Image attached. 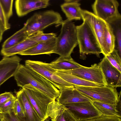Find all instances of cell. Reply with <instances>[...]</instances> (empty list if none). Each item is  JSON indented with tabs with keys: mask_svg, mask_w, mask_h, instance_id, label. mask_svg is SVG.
Instances as JSON below:
<instances>
[{
	"mask_svg": "<svg viewBox=\"0 0 121 121\" xmlns=\"http://www.w3.org/2000/svg\"><path fill=\"white\" fill-rule=\"evenodd\" d=\"M17 86L22 88L30 84L51 99L56 100L60 91L47 80L26 65L20 64L14 76Z\"/></svg>",
	"mask_w": 121,
	"mask_h": 121,
	"instance_id": "obj_1",
	"label": "cell"
},
{
	"mask_svg": "<svg viewBox=\"0 0 121 121\" xmlns=\"http://www.w3.org/2000/svg\"><path fill=\"white\" fill-rule=\"evenodd\" d=\"M60 33L56 37L54 53L64 57L71 56L78 45L76 26L72 21L66 19L61 24Z\"/></svg>",
	"mask_w": 121,
	"mask_h": 121,
	"instance_id": "obj_2",
	"label": "cell"
},
{
	"mask_svg": "<svg viewBox=\"0 0 121 121\" xmlns=\"http://www.w3.org/2000/svg\"><path fill=\"white\" fill-rule=\"evenodd\" d=\"M82 20V23L76 26L80 56L83 57L89 54L99 56L102 53L100 45L90 26L86 20Z\"/></svg>",
	"mask_w": 121,
	"mask_h": 121,
	"instance_id": "obj_3",
	"label": "cell"
},
{
	"mask_svg": "<svg viewBox=\"0 0 121 121\" xmlns=\"http://www.w3.org/2000/svg\"><path fill=\"white\" fill-rule=\"evenodd\" d=\"M63 21L59 13L47 10L34 13L27 20L23 27L29 36L52 25H61Z\"/></svg>",
	"mask_w": 121,
	"mask_h": 121,
	"instance_id": "obj_4",
	"label": "cell"
},
{
	"mask_svg": "<svg viewBox=\"0 0 121 121\" xmlns=\"http://www.w3.org/2000/svg\"><path fill=\"white\" fill-rule=\"evenodd\" d=\"M74 87L81 94L91 101H96L110 104H116L119 94L116 88L108 86H79Z\"/></svg>",
	"mask_w": 121,
	"mask_h": 121,
	"instance_id": "obj_5",
	"label": "cell"
},
{
	"mask_svg": "<svg viewBox=\"0 0 121 121\" xmlns=\"http://www.w3.org/2000/svg\"><path fill=\"white\" fill-rule=\"evenodd\" d=\"M25 65L36 72L47 80L60 91L63 89L74 87L75 86L61 78L56 73L55 70L49 63L27 60Z\"/></svg>",
	"mask_w": 121,
	"mask_h": 121,
	"instance_id": "obj_6",
	"label": "cell"
},
{
	"mask_svg": "<svg viewBox=\"0 0 121 121\" xmlns=\"http://www.w3.org/2000/svg\"><path fill=\"white\" fill-rule=\"evenodd\" d=\"M27 95L33 107L43 121L46 120V114L49 104L54 100L30 84L22 88Z\"/></svg>",
	"mask_w": 121,
	"mask_h": 121,
	"instance_id": "obj_7",
	"label": "cell"
},
{
	"mask_svg": "<svg viewBox=\"0 0 121 121\" xmlns=\"http://www.w3.org/2000/svg\"><path fill=\"white\" fill-rule=\"evenodd\" d=\"M119 5L116 0H96L92 7L94 14L107 22L121 17Z\"/></svg>",
	"mask_w": 121,
	"mask_h": 121,
	"instance_id": "obj_8",
	"label": "cell"
},
{
	"mask_svg": "<svg viewBox=\"0 0 121 121\" xmlns=\"http://www.w3.org/2000/svg\"><path fill=\"white\" fill-rule=\"evenodd\" d=\"M64 106L78 121L92 119L102 115L91 101L71 103Z\"/></svg>",
	"mask_w": 121,
	"mask_h": 121,
	"instance_id": "obj_9",
	"label": "cell"
},
{
	"mask_svg": "<svg viewBox=\"0 0 121 121\" xmlns=\"http://www.w3.org/2000/svg\"><path fill=\"white\" fill-rule=\"evenodd\" d=\"M60 71L89 81L104 86H107L102 70L98 65L96 64L89 67L82 65L79 68L72 70Z\"/></svg>",
	"mask_w": 121,
	"mask_h": 121,
	"instance_id": "obj_10",
	"label": "cell"
},
{
	"mask_svg": "<svg viewBox=\"0 0 121 121\" xmlns=\"http://www.w3.org/2000/svg\"><path fill=\"white\" fill-rule=\"evenodd\" d=\"M82 19L86 20L91 27L99 43L103 53L104 50V30L107 23L87 10L82 9Z\"/></svg>",
	"mask_w": 121,
	"mask_h": 121,
	"instance_id": "obj_11",
	"label": "cell"
},
{
	"mask_svg": "<svg viewBox=\"0 0 121 121\" xmlns=\"http://www.w3.org/2000/svg\"><path fill=\"white\" fill-rule=\"evenodd\" d=\"M107 86L116 88L121 86V72L113 66L104 56L98 64Z\"/></svg>",
	"mask_w": 121,
	"mask_h": 121,
	"instance_id": "obj_12",
	"label": "cell"
},
{
	"mask_svg": "<svg viewBox=\"0 0 121 121\" xmlns=\"http://www.w3.org/2000/svg\"><path fill=\"white\" fill-rule=\"evenodd\" d=\"M16 55L4 56L0 61V86L10 77L14 76L21 60Z\"/></svg>",
	"mask_w": 121,
	"mask_h": 121,
	"instance_id": "obj_13",
	"label": "cell"
},
{
	"mask_svg": "<svg viewBox=\"0 0 121 121\" xmlns=\"http://www.w3.org/2000/svg\"><path fill=\"white\" fill-rule=\"evenodd\" d=\"M49 3V0H17L15 5L17 15L21 17L32 11L46 8Z\"/></svg>",
	"mask_w": 121,
	"mask_h": 121,
	"instance_id": "obj_14",
	"label": "cell"
},
{
	"mask_svg": "<svg viewBox=\"0 0 121 121\" xmlns=\"http://www.w3.org/2000/svg\"><path fill=\"white\" fill-rule=\"evenodd\" d=\"M16 97L22 105L24 113V117L20 121H43L23 89L16 93Z\"/></svg>",
	"mask_w": 121,
	"mask_h": 121,
	"instance_id": "obj_15",
	"label": "cell"
},
{
	"mask_svg": "<svg viewBox=\"0 0 121 121\" xmlns=\"http://www.w3.org/2000/svg\"><path fill=\"white\" fill-rule=\"evenodd\" d=\"M56 99L58 102L64 105L73 103L91 101L81 94L74 87L60 90L59 95Z\"/></svg>",
	"mask_w": 121,
	"mask_h": 121,
	"instance_id": "obj_16",
	"label": "cell"
},
{
	"mask_svg": "<svg viewBox=\"0 0 121 121\" xmlns=\"http://www.w3.org/2000/svg\"><path fill=\"white\" fill-rule=\"evenodd\" d=\"M56 37L46 41L38 43L36 45L19 53L22 55H34L50 54L54 53Z\"/></svg>",
	"mask_w": 121,
	"mask_h": 121,
	"instance_id": "obj_17",
	"label": "cell"
},
{
	"mask_svg": "<svg viewBox=\"0 0 121 121\" xmlns=\"http://www.w3.org/2000/svg\"><path fill=\"white\" fill-rule=\"evenodd\" d=\"M79 0H66L60 5L62 11L68 20H80L82 19V9Z\"/></svg>",
	"mask_w": 121,
	"mask_h": 121,
	"instance_id": "obj_18",
	"label": "cell"
},
{
	"mask_svg": "<svg viewBox=\"0 0 121 121\" xmlns=\"http://www.w3.org/2000/svg\"><path fill=\"white\" fill-rule=\"evenodd\" d=\"M49 64L54 69L60 71L72 70L79 68L82 65L74 61L71 56H60Z\"/></svg>",
	"mask_w": 121,
	"mask_h": 121,
	"instance_id": "obj_19",
	"label": "cell"
},
{
	"mask_svg": "<svg viewBox=\"0 0 121 121\" xmlns=\"http://www.w3.org/2000/svg\"><path fill=\"white\" fill-rule=\"evenodd\" d=\"M38 43L27 38L21 43L8 49H1L0 53L4 56L10 57L19 54L36 45Z\"/></svg>",
	"mask_w": 121,
	"mask_h": 121,
	"instance_id": "obj_20",
	"label": "cell"
},
{
	"mask_svg": "<svg viewBox=\"0 0 121 121\" xmlns=\"http://www.w3.org/2000/svg\"><path fill=\"white\" fill-rule=\"evenodd\" d=\"M56 73L66 82L75 86L101 87L104 86L88 81L76 76L55 70Z\"/></svg>",
	"mask_w": 121,
	"mask_h": 121,
	"instance_id": "obj_21",
	"label": "cell"
},
{
	"mask_svg": "<svg viewBox=\"0 0 121 121\" xmlns=\"http://www.w3.org/2000/svg\"><path fill=\"white\" fill-rule=\"evenodd\" d=\"M92 103L102 115L109 117H117L121 118V112L117 109V103L112 104L96 101H92Z\"/></svg>",
	"mask_w": 121,
	"mask_h": 121,
	"instance_id": "obj_22",
	"label": "cell"
},
{
	"mask_svg": "<svg viewBox=\"0 0 121 121\" xmlns=\"http://www.w3.org/2000/svg\"><path fill=\"white\" fill-rule=\"evenodd\" d=\"M110 27L115 38L114 49L121 57V17L107 22Z\"/></svg>",
	"mask_w": 121,
	"mask_h": 121,
	"instance_id": "obj_23",
	"label": "cell"
},
{
	"mask_svg": "<svg viewBox=\"0 0 121 121\" xmlns=\"http://www.w3.org/2000/svg\"><path fill=\"white\" fill-rule=\"evenodd\" d=\"M28 36L25 29L23 27L4 42L1 49H5L12 47L24 41Z\"/></svg>",
	"mask_w": 121,
	"mask_h": 121,
	"instance_id": "obj_24",
	"label": "cell"
},
{
	"mask_svg": "<svg viewBox=\"0 0 121 121\" xmlns=\"http://www.w3.org/2000/svg\"><path fill=\"white\" fill-rule=\"evenodd\" d=\"M104 50L102 54L105 56L114 50L115 45L114 36L110 27L107 23L104 29Z\"/></svg>",
	"mask_w": 121,
	"mask_h": 121,
	"instance_id": "obj_25",
	"label": "cell"
},
{
	"mask_svg": "<svg viewBox=\"0 0 121 121\" xmlns=\"http://www.w3.org/2000/svg\"><path fill=\"white\" fill-rule=\"evenodd\" d=\"M66 108L64 105L54 100L48 104L47 109L46 117L47 119L49 117L52 118L59 114Z\"/></svg>",
	"mask_w": 121,
	"mask_h": 121,
	"instance_id": "obj_26",
	"label": "cell"
},
{
	"mask_svg": "<svg viewBox=\"0 0 121 121\" xmlns=\"http://www.w3.org/2000/svg\"><path fill=\"white\" fill-rule=\"evenodd\" d=\"M56 36L55 33H44L43 30H41L29 36L28 38L38 43L50 39Z\"/></svg>",
	"mask_w": 121,
	"mask_h": 121,
	"instance_id": "obj_27",
	"label": "cell"
},
{
	"mask_svg": "<svg viewBox=\"0 0 121 121\" xmlns=\"http://www.w3.org/2000/svg\"><path fill=\"white\" fill-rule=\"evenodd\" d=\"M104 56L113 66L121 72V57L117 51L114 49L112 52Z\"/></svg>",
	"mask_w": 121,
	"mask_h": 121,
	"instance_id": "obj_28",
	"label": "cell"
},
{
	"mask_svg": "<svg viewBox=\"0 0 121 121\" xmlns=\"http://www.w3.org/2000/svg\"><path fill=\"white\" fill-rule=\"evenodd\" d=\"M52 121H78L67 108L54 118Z\"/></svg>",
	"mask_w": 121,
	"mask_h": 121,
	"instance_id": "obj_29",
	"label": "cell"
},
{
	"mask_svg": "<svg viewBox=\"0 0 121 121\" xmlns=\"http://www.w3.org/2000/svg\"><path fill=\"white\" fill-rule=\"evenodd\" d=\"M13 0H0V3L6 17L9 20L13 15Z\"/></svg>",
	"mask_w": 121,
	"mask_h": 121,
	"instance_id": "obj_30",
	"label": "cell"
},
{
	"mask_svg": "<svg viewBox=\"0 0 121 121\" xmlns=\"http://www.w3.org/2000/svg\"><path fill=\"white\" fill-rule=\"evenodd\" d=\"M12 110L14 114L17 117L19 121L24 118L25 115L23 108L17 98L15 102Z\"/></svg>",
	"mask_w": 121,
	"mask_h": 121,
	"instance_id": "obj_31",
	"label": "cell"
},
{
	"mask_svg": "<svg viewBox=\"0 0 121 121\" xmlns=\"http://www.w3.org/2000/svg\"><path fill=\"white\" fill-rule=\"evenodd\" d=\"M16 99V97L14 96L0 106V113L1 114H5L12 109Z\"/></svg>",
	"mask_w": 121,
	"mask_h": 121,
	"instance_id": "obj_32",
	"label": "cell"
},
{
	"mask_svg": "<svg viewBox=\"0 0 121 121\" xmlns=\"http://www.w3.org/2000/svg\"><path fill=\"white\" fill-rule=\"evenodd\" d=\"M0 19L5 31L9 29L10 25L9 22L0 3Z\"/></svg>",
	"mask_w": 121,
	"mask_h": 121,
	"instance_id": "obj_33",
	"label": "cell"
},
{
	"mask_svg": "<svg viewBox=\"0 0 121 121\" xmlns=\"http://www.w3.org/2000/svg\"><path fill=\"white\" fill-rule=\"evenodd\" d=\"M82 121H121V119L117 117H109L102 115L100 117Z\"/></svg>",
	"mask_w": 121,
	"mask_h": 121,
	"instance_id": "obj_34",
	"label": "cell"
},
{
	"mask_svg": "<svg viewBox=\"0 0 121 121\" xmlns=\"http://www.w3.org/2000/svg\"><path fill=\"white\" fill-rule=\"evenodd\" d=\"M14 96L10 92H6L0 95V106Z\"/></svg>",
	"mask_w": 121,
	"mask_h": 121,
	"instance_id": "obj_35",
	"label": "cell"
},
{
	"mask_svg": "<svg viewBox=\"0 0 121 121\" xmlns=\"http://www.w3.org/2000/svg\"><path fill=\"white\" fill-rule=\"evenodd\" d=\"M2 114L4 117L7 121H19L12 109L6 113Z\"/></svg>",
	"mask_w": 121,
	"mask_h": 121,
	"instance_id": "obj_36",
	"label": "cell"
},
{
	"mask_svg": "<svg viewBox=\"0 0 121 121\" xmlns=\"http://www.w3.org/2000/svg\"><path fill=\"white\" fill-rule=\"evenodd\" d=\"M5 31L4 27L0 19V42L2 40L3 34Z\"/></svg>",
	"mask_w": 121,
	"mask_h": 121,
	"instance_id": "obj_37",
	"label": "cell"
},
{
	"mask_svg": "<svg viewBox=\"0 0 121 121\" xmlns=\"http://www.w3.org/2000/svg\"><path fill=\"white\" fill-rule=\"evenodd\" d=\"M3 117L2 114L0 113V121H2Z\"/></svg>",
	"mask_w": 121,
	"mask_h": 121,
	"instance_id": "obj_38",
	"label": "cell"
},
{
	"mask_svg": "<svg viewBox=\"0 0 121 121\" xmlns=\"http://www.w3.org/2000/svg\"><path fill=\"white\" fill-rule=\"evenodd\" d=\"M2 121H7L4 117L2 119Z\"/></svg>",
	"mask_w": 121,
	"mask_h": 121,
	"instance_id": "obj_39",
	"label": "cell"
}]
</instances>
